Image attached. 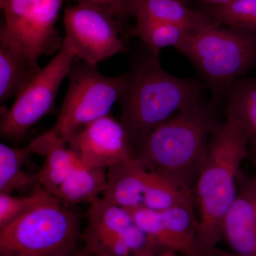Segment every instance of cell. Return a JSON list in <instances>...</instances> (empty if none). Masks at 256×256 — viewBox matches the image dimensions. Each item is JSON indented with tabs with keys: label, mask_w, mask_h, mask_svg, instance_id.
<instances>
[{
	"label": "cell",
	"mask_w": 256,
	"mask_h": 256,
	"mask_svg": "<svg viewBox=\"0 0 256 256\" xmlns=\"http://www.w3.org/2000/svg\"><path fill=\"white\" fill-rule=\"evenodd\" d=\"M119 102L120 120L133 146L150 130L203 99L207 88L166 72L149 52L133 63Z\"/></svg>",
	"instance_id": "cell-3"
},
{
	"label": "cell",
	"mask_w": 256,
	"mask_h": 256,
	"mask_svg": "<svg viewBox=\"0 0 256 256\" xmlns=\"http://www.w3.org/2000/svg\"><path fill=\"white\" fill-rule=\"evenodd\" d=\"M77 3H88L101 6L114 15L121 22L134 16L136 0H74Z\"/></svg>",
	"instance_id": "cell-24"
},
{
	"label": "cell",
	"mask_w": 256,
	"mask_h": 256,
	"mask_svg": "<svg viewBox=\"0 0 256 256\" xmlns=\"http://www.w3.org/2000/svg\"><path fill=\"white\" fill-rule=\"evenodd\" d=\"M64 0H9L4 9L5 21L0 38L20 47L32 63L38 65L42 55L60 50L55 24Z\"/></svg>",
	"instance_id": "cell-8"
},
{
	"label": "cell",
	"mask_w": 256,
	"mask_h": 256,
	"mask_svg": "<svg viewBox=\"0 0 256 256\" xmlns=\"http://www.w3.org/2000/svg\"><path fill=\"white\" fill-rule=\"evenodd\" d=\"M176 252L172 250L162 249V250H153V252H148L142 256H176Z\"/></svg>",
	"instance_id": "cell-25"
},
{
	"label": "cell",
	"mask_w": 256,
	"mask_h": 256,
	"mask_svg": "<svg viewBox=\"0 0 256 256\" xmlns=\"http://www.w3.org/2000/svg\"><path fill=\"white\" fill-rule=\"evenodd\" d=\"M33 153L44 158L37 174L38 183L42 188L55 196L58 188L70 174L78 158L69 148L66 141L56 136L50 130L30 142Z\"/></svg>",
	"instance_id": "cell-14"
},
{
	"label": "cell",
	"mask_w": 256,
	"mask_h": 256,
	"mask_svg": "<svg viewBox=\"0 0 256 256\" xmlns=\"http://www.w3.org/2000/svg\"><path fill=\"white\" fill-rule=\"evenodd\" d=\"M68 88L50 132L66 141L96 120L108 116L120 100L127 84V74L116 77L102 75L96 66L84 62L72 66Z\"/></svg>",
	"instance_id": "cell-6"
},
{
	"label": "cell",
	"mask_w": 256,
	"mask_h": 256,
	"mask_svg": "<svg viewBox=\"0 0 256 256\" xmlns=\"http://www.w3.org/2000/svg\"><path fill=\"white\" fill-rule=\"evenodd\" d=\"M250 156H252V162H254V166H255L256 176V152H250Z\"/></svg>",
	"instance_id": "cell-28"
},
{
	"label": "cell",
	"mask_w": 256,
	"mask_h": 256,
	"mask_svg": "<svg viewBox=\"0 0 256 256\" xmlns=\"http://www.w3.org/2000/svg\"><path fill=\"white\" fill-rule=\"evenodd\" d=\"M234 256H244V255H240V254H237V255Z\"/></svg>",
	"instance_id": "cell-30"
},
{
	"label": "cell",
	"mask_w": 256,
	"mask_h": 256,
	"mask_svg": "<svg viewBox=\"0 0 256 256\" xmlns=\"http://www.w3.org/2000/svg\"><path fill=\"white\" fill-rule=\"evenodd\" d=\"M249 156L246 136L238 124L226 118L210 136L194 192L198 210L197 245L201 256H213L223 238L224 218L238 192L240 164Z\"/></svg>",
	"instance_id": "cell-2"
},
{
	"label": "cell",
	"mask_w": 256,
	"mask_h": 256,
	"mask_svg": "<svg viewBox=\"0 0 256 256\" xmlns=\"http://www.w3.org/2000/svg\"><path fill=\"white\" fill-rule=\"evenodd\" d=\"M200 1L204 2L208 5H222L226 4L232 0H200Z\"/></svg>",
	"instance_id": "cell-27"
},
{
	"label": "cell",
	"mask_w": 256,
	"mask_h": 256,
	"mask_svg": "<svg viewBox=\"0 0 256 256\" xmlns=\"http://www.w3.org/2000/svg\"><path fill=\"white\" fill-rule=\"evenodd\" d=\"M215 106L202 99L158 124L134 144L136 159L194 196L210 136L220 124Z\"/></svg>",
	"instance_id": "cell-1"
},
{
	"label": "cell",
	"mask_w": 256,
	"mask_h": 256,
	"mask_svg": "<svg viewBox=\"0 0 256 256\" xmlns=\"http://www.w3.org/2000/svg\"><path fill=\"white\" fill-rule=\"evenodd\" d=\"M20 47L0 38V102L16 98L41 70Z\"/></svg>",
	"instance_id": "cell-16"
},
{
	"label": "cell",
	"mask_w": 256,
	"mask_h": 256,
	"mask_svg": "<svg viewBox=\"0 0 256 256\" xmlns=\"http://www.w3.org/2000/svg\"><path fill=\"white\" fill-rule=\"evenodd\" d=\"M32 154L34 153L30 144L18 148L0 144V193L12 194L38 182L37 176L24 170V165Z\"/></svg>",
	"instance_id": "cell-20"
},
{
	"label": "cell",
	"mask_w": 256,
	"mask_h": 256,
	"mask_svg": "<svg viewBox=\"0 0 256 256\" xmlns=\"http://www.w3.org/2000/svg\"><path fill=\"white\" fill-rule=\"evenodd\" d=\"M66 142L79 161L90 168L108 170L136 158L126 129L109 116L88 124Z\"/></svg>",
	"instance_id": "cell-11"
},
{
	"label": "cell",
	"mask_w": 256,
	"mask_h": 256,
	"mask_svg": "<svg viewBox=\"0 0 256 256\" xmlns=\"http://www.w3.org/2000/svg\"><path fill=\"white\" fill-rule=\"evenodd\" d=\"M194 207L182 205L163 210L140 207L129 212L153 247L184 256H201L197 245L198 218Z\"/></svg>",
	"instance_id": "cell-10"
},
{
	"label": "cell",
	"mask_w": 256,
	"mask_h": 256,
	"mask_svg": "<svg viewBox=\"0 0 256 256\" xmlns=\"http://www.w3.org/2000/svg\"><path fill=\"white\" fill-rule=\"evenodd\" d=\"M203 10L222 24L256 32V0H232Z\"/></svg>",
	"instance_id": "cell-22"
},
{
	"label": "cell",
	"mask_w": 256,
	"mask_h": 256,
	"mask_svg": "<svg viewBox=\"0 0 256 256\" xmlns=\"http://www.w3.org/2000/svg\"><path fill=\"white\" fill-rule=\"evenodd\" d=\"M76 53L66 38L46 66L41 69L2 114L0 134L6 140L20 142L30 129L53 108L60 84L73 66Z\"/></svg>",
	"instance_id": "cell-7"
},
{
	"label": "cell",
	"mask_w": 256,
	"mask_h": 256,
	"mask_svg": "<svg viewBox=\"0 0 256 256\" xmlns=\"http://www.w3.org/2000/svg\"><path fill=\"white\" fill-rule=\"evenodd\" d=\"M176 50L193 64L216 104L256 66V32L215 22L192 32Z\"/></svg>",
	"instance_id": "cell-4"
},
{
	"label": "cell",
	"mask_w": 256,
	"mask_h": 256,
	"mask_svg": "<svg viewBox=\"0 0 256 256\" xmlns=\"http://www.w3.org/2000/svg\"><path fill=\"white\" fill-rule=\"evenodd\" d=\"M60 202L52 196L1 227L0 255L67 256L78 249L80 218Z\"/></svg>",
	"instance_id": "cell-5"
},
{
	"label": "cell",
	"mask_w": 256,
	"mask_h": 256,
	"mask_svg": "<svg viewBox=\"0 0 256 256\" xmlns=\"http://www.w3.org/2000/svg\"><path fill=\"white\" fill-rule=\"evenodd\" d=\"M225 99L226 118L238 124L246 136L250 152H256V79H238Z\"/></svg>",
	"instance_id": "cell-18"
},
{
	"label": "cell",
	"mask_w": 256,
	"mask_h": 256,
	"mask_svg": "<svg viewBox=\"0 0 256 256\" xmlns=\"http://www.w3.org/2000/svg\"><path fill=\"white\" fill-rule=\"evenodd\" d=\"M8 2H9V0H0V8L2 10L4 9Z\"/></svg>",
	"instance_id": "cell-29"
},
{
	"label": "cell",
	"mask_w": 256,
	"mask_h": 256,
	"mask_svg": "<svg viewBox=\"0 0 256 256\" xmlns=\"http://www.w3.org/2000/svg\"><path fill=\"white\" fill-rule=\"evenodd\" d=\"M106 183L107 170L90 168L78 160L55 196L60 202L70 204H90L102 196Z\"/></svg>",
	"instance_id": "cell-19"
},
{
	"label": "cell",
	"mask_w": 256,
	"mask_h": 256,
	"mask_svg": "<svg viewBox=\"0 0 256 256\" xmlns=\"http://www.w3.org/2000/svg\"><path fill=\"white\" fill-rule=\"evenodd\" d=\"M192 32L173 24L154 21H136L130 30L131 35L139 38L149 52L158 56L163 48L174 47L176 50Z\"/></svg>",
	"instance_id": "cell-21"
},
{
	"label": "cell",
	"mask_w": 256,
	"mask_h": 256,
	"mask_svg": "<svg viewBox=\"0 0 256 256\" xmlns=\"http://www.w3.org/2000/svg\"><path fill=\"white\" fill-rule=\"evenodd\" d=\"M223 238L240 255L256 256V176L240 174L238 192L222 225Z\"/></svg>",
	"instance_id": "cell-12"
},
{
	"label": "cell",
	"mask_w": 256,
	"mask_h": 256,
	"mask_svg": "<svg viewBox=\"0 0 256 256\" xmlns=\"http://www.w3.org/2000/svg\"><path fill=\"white\" fill-rule=\"evenodd\" d=\"M66 38L76 56L89 65L128 52L121 38L122 22L101 6L78 3L64 11Z\"/></svg>",
	"instance_id": "cell-9"
},
{
	"label": "cell",
	"mask_w": 256,
	"mask_h": 256,
	"mask_svg": "<svg viewBox=\"0 0 256 256\" xmlns=\"http://www.w3.org/2000/svg\"><path fill=\"white\" fill-rule=\"evenodd\" d=\"M67 256H92L86 248H78L75 252Z\"/></svg>",
	"instance_id": "cell-26"
},
{
	"label": "cell",
	"mask_w": 256,
	"mask_h": 256,
	"mask_svg": "<svg viewBox=\"0 0 256 256\" xmlns=\"http://www.w3.org/2000/svg\"><path fill=\"white\" fill-rule=\"evenodd\" d=\"M82 238L86 246L120 235L134 224L129 210L100 197L89 204Z\"/></svg>",
	"instance_id": "cell-17"
},
{
	"label": "cell",
	"mask_w": 256,
	"mask_h": 256,
	"mask_svg": "<svg viewBox=\"0 0 256 256\" xmlns=\"http://www.w3.org/2000/svg\"><path fill=\"white\" fill-rule=\"evenodd\" d=\"M52 196L54 195L43 188L26 196L0 193V228L14 222Z\"/></svg>",
	"instance_id": "cell-23"
},
{
	"label": "cell",
	"mask_w": 256,
	"mask_h": 256,
	"mask_svg": "<svg viewBox=\"0 0 256 256\" xmlns=\"http://www.w3.org/2000/svg\"><path fill=\"white\" fill-rule=\"evenodd\" d=\"M136 21H154L173 24L195 32L215 22L204 10L188 8L180 0H136Z\"/></svg>",
	"instance_id": "cell-15"
},
{
	"label": "cell",
	"mask_w": 256,
	"mask_h": 256,
	"mask_svg": "<svg viewBox=\"0 0 256 256\" xmlns=\"http://www.w3.org/2000/svg\"><path fill=\"white\" fill-rule=\"evenodd\" d=\"M151 174V170L136 158L116 165L107 170L102 197L128 210L140 208Z\"/></svg>",
	"instance_id": "cell-13"
}]
</instances>
